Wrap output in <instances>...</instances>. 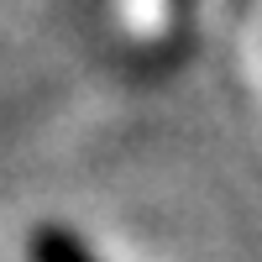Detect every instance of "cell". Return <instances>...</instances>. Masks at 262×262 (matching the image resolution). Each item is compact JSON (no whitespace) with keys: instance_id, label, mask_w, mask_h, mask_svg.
<instances>
[{"instance_id":"obj_1","label":"cell","mask_w":262,"mask_h":262,"mask_svg":"<svg viewBox=\"0 0 262 262\" xmlns=\"http://www.w3.org/2000/svg\"><path fill=\"white\" fill-rule=\"evenodd\" d=\"M32 262H100L69 226H37L32 231Z\"/></svg>"}]
</instances>
